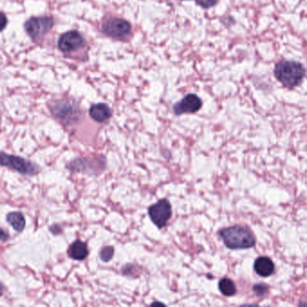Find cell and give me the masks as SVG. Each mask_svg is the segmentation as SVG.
<instances>
[{
	"label": "cell",
	"instance_id": "7",
	"mask_svg": "<svg viewBox=\"0 0 307 307\" xmlns=\"http://www.w3.org/2000/svg\"><path fill=\"white\" fill-rule=\"evenodd\" d=\"M131 25L127 21L120 18L109 20L103 26V31L112 37H121L131 32Z\"/></svg>",
	"mask_w": 307,
	"mask_h": 307
},
{
	"label": "cell",
	"instance_id": "15",
	"mask_svg": "<svg viewBox=\"0 0 307 307\" xmlns=\"http://www.w3.org/2000/svg\"><path fill=\"white\" fill-rule=\"evenodd\" d=\"M253 291L257 296H264L268 292V287L264 284L254 285L253 287Z\"/></svg>",
	"mask_w": 307,
	"mask_h": 307
},
{
	"label": "cell",
	"instance_id": "17",
	"mask_svg": "<svg viewBox=\"0 0 307 307\" xmlns=\"http://www.w3.org/2000/svg\"><path fill=\"white\" fill-rule=\"evenodd\" d=\"M7 23H8L7 16L3 13H0V32L4 30L5 27H7Z\"/></svg>",
	"mask_w": 307,
	"mask_h": 307
},
{
	"label": "cell",
	"instance_id": "18",
	"mask_svg": "<svg viewBox=\"0 0 307 307\" xmlns=\"http://www.w3.org/2000/svg\"><path fill=\"white\" fill-rule=\"evenodd\" d=\"M8 239V234L4 231L0 230V241H6Z\"/></svg>",
	"mask_w": 307,
	"mask_h": 307
},
{
	"label": "cell",
	"instance_id": "5",
	"mask_svg": "<svg viewBox=\"0 0 307 307\" xmlns=\"http://www.w3.org/2000/svg\"><path fill=\"white\" fill-rule=\"evenodd\" d=\"M54 25L52 17H47V16H42V17H33L28 20L24 28L27 30V34L30 35L33 38H39L43 36L44 34H47Z\"/></svg>",
	"mask_w": 307,
	"mask_h": 307
},
{
	"label": "cell",
	"instance_id": "11",
	"mask_svg": "<svg viewBox=\"0 0 307 307\" xmlns=\"http://www.w3.org/2000/svg\"><path fill=\"white\" fill-rule=\"evenodd\" d=\"M68 255L75 261H83L88 256V249L85 243L81 241H75V243L69 247Z\"/></svg>",
	"mask_w": 307,
	"mask_h": 307
},
{
	"label": "cell",
	"instance_id": "13",
	"mask_svg": "<svg viewBox=\"0 0 307 307\" xmlns=\"http://www.w3.org/2000/svg\"><path fill=\"white\" fill-rule=\"evenodd\" d=\"M218 288L220 292L225 296H232L236 295V287L235 283L228 277H224L219 281Z\"/></svg>",
	"mask_w": 307,
	"mask_h": 307
},
{
	"label": "cell",
	"instance_id": "19",
	"mask_svg": "<svg viewBox=\"0 0 307 307\" xmlns=\"http://www.w3.org/2000/svg\"><path fill=\"white\" fill-rule=\"evenodd\" d=\"M2 292H3V288H2V286L0 284V296L2 295Z\"/></svg>",
	"mask_w": 307,
	"mask_h": 307
},
{
	"label": "cell",
	"instance_id": "10",
	"mask_svg": "<svg viewBox=\"0 0 307 307\" xmlns=\"http://www.w3.org/2000/svg\"><path fill=\"white\" fill-rule=\"evenodd\" d=\"M89 113H90L91 117L99 123H103V122L108 120L112 115L111 108L105 104L94 105L91 107Z\"/></svg>",
	"mask_w": 307,
	"mask_h": 307
},
{
	"label": "cell",
	"instance_id": "9",
	"mask_svg": "<svg viewBox=\"0 0 307 307\" xmlns=\"http://www.w3.org/2000/svg\"><path fill=\"white\" fill-rule=\"evenodd\" d=\"M255 272L262 277H268L271 276L275 271L274 262L268 257L262 256L257 258L254 262Z\"/></svg>",
	"mask_w": 307,
	"mask_h": 307
},
{
	"label": "cell",
	"instance_id": "14",
	"mask_svg": "<svg viewBox=\"0 0 307 307\" xmlns=\"http://www.w3.org/2000/svg\"><path fill=\"white\" fill-rule=\"evenodd\" d=\"M114 254V249L113 247L105 246L100 251V258L105 262H108L113 258Z\"/></svg>",
	"mask_w": 307,
	"mask_h": 307
},
{
	"label": "cell",
	"instance_id": "4",
	"mask_svg": "<svg viewBox=\"0 0 307 307\" xmlns=\"http://www.w3.org/2000/svg\"><path fill=\"white\" fill-rule=\"evenodd\" d=\"M150 219L158 228L165 226L172 216V206L166 199H162L148 209Z\"/></svg>",
	"mask_w": 307,
	"mask_h": 307
},
{
	"label": "cell",
	"instance_id": "1",
	"mask_svg": "<svg viewBox=\"0 0 307 307\" xmlns=\"http://www.w3.org/2000/svg\"><path fill=\"white\" fill-rule=\"evenodd\" d=\"M225 246L231 250H244L255 245L256 240L252 231L242 225H234L219 231Z\"/></svg>",
	"mask_w": 307,
	"mask_h": 307
},
{
	"label": "cell",
	"instance_id": "2",
	"mask_svg": "<svg viewBox=\"0 0 307 307\" xmlns=\"http://www.w3.org/2000/svg\"><path fill=\"white\" fill-rule=\"evenodd\" d=\"M305 74L303 65L296 61H282L275 67V77L285 87H292L298 86Z\"/></svg>",
	"mask_w": 307,
	"mask_h": 307
},
{
	"label": "cell",
	"instance_id": "12",
	"mask_svg": "<svg viewBox=\"0 0 307 307\" xmlns=\"http://www.w3.org/2000/svg\"><path fill=\"white\" fill-rule=\"evenodd\" d=\"M8 224L15 229V231H23L25 226V219L22 212H13L8 214L7 216Z\"/></svg>",
	"mask_w": 307,
	"mask_h": 307
},
{
	"label": "cell",
	"instance_id": "6",
	"mask_svg": "<svg viewBox=\"0 0 307 307\" xmlns=\"http://www.w3.org/2000/svg\"><path fill=\"white\" fill-rule=\"evenodd\" d=\"M85 43L82 35L76 31H70L62 34L59 40V48L64 53H69L81 48Z\"/></svg>",
	"mask_w": 307,
	"mask_h": 307
},
{
	"label": "cell",
	"instance_id": "3",
	"mask_svg": "<svg viewBox=\"0 0 307 307\" xmlns=\"http://www.w3.org/2000/svg\"><path fill=\"white\" fill-rule=\"evenodd\" d=\"M0 165L10 168L24 175H34L38 172V168L29 160L6 153H0Z\"/></svg>",
	"mask_w": 307,
	"mask_h": 307
},
{
	"label": "cell",
	"instance_id": "8",
	"mask_svg": "<svg viewBox=\"0 0 307 307\" xmlns=\"http://www.w3.org/2000/svg\"><path fill=\"white\" fill-rule=\"evenodd\" d=\"M201 106H202L201 99H199L198 96L190 94L186 96L183 100H181L180 102L177 103L173 107V110L177 115L186 114V113L192 114L199 111Z\"/></svg>",
	"mask_w": 307,
	"mask_h": 307
},
{
	"label": "cell",
	"instance_id": "16",
	"mask_svg": "<svg viewBox=\"0 0 307 307\" xmlns=\"http://www.w3.org/2000/svg\"><path fill=\"white\" fill-rule=\"evenodd\" d=\"M218 0H196L197 4L204 8H210L217 4Z\"/></svg>",
	"mask_w": 307,
	"mask_h": 307
}]
</instances>
